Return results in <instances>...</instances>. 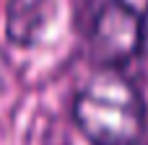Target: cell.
Here are the masks:
<instances>
[{
    "mask_svg": "<svg viewBox=\"0 0 148 145\" xmlns=\"http://www.w3.org/2000/svg\"><path fill=\"white\" fill-rule=\"evenodd\" d=\"M73 117L94 145H138L146 130V104L122 70L101 67L75 96Z\"/></svg>",
    "mask_w": 148,
    "mask_h": 145,
    "instance_id": "6da1fadb",
    "label": "cell"
},
{
    "mask_svg": "<svg viewBox=\"0 0 148 145\" xmlns=\"http://www.w3.org/2000/svg\"><path fill=\"white\" fill-rule=\"evenodd\" d=\"M146 44V16L125 0H107L91 26V54L101 67L120 70Z\"/></svg>",
    "mask_w": 148,
    "mask_h": 145,
    "instance_id": "7a4b0ae2",
    "label": "cell"
}]
</instances>
